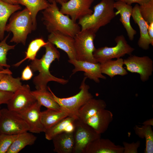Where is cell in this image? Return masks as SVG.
I'll use <instances>...</instances> for the list:
<instances>
[{"label": "cell", "instance_id": "f546056e", "mask_svg": "<svg viewBox=\"0 0 153 153\" xmlns=\"http://www.w3.org/2000/svg\"><path fill=\"white\" fill-rule=\"evenodd\" d=\"M21 80L13 77L12 74H6L0 80V91L14 93L22 86Z\"/></svg>", "mask_w": 153, "mask_h": 153}, {"label": "cell", "instance_id": "d6a6232c", "mask_svg": "<svg viewBox=\"0 0 153 153\" xmlns=\"http://www.w3.org/2000/svg\"><path fill=\"white\" fill-rule=\"evenodd\" d=\"M18 135L0 134V153H7Z\"/></svg>", "mask_w": 153, "mask_h": 153}, {"label": "cell", "instance_id": "1f68e13d", "mask_svg": "<svg viewBox=\"0 0 153 153\" xmlns=\"http://www.w3.org/2000/svg\"><path fill=\"white\" fill-rule=\"evenodd\" d=\"M139 10L141 16L148 24L153 23V0L139 5Z\"/></svg>", "mask_w": 153, "mask_h": 153}, {"label": "cell", "instance_id": "b9f144b4", "mask_svg": "<svg viewBox=\"0 0 153 153\" xmlns=\"http://www.w3.org/2000/svg\"><path fill=\"white\" fill-rule=\"evenodd\" d=\"M2 1L7 3L14 4H18L17 2V0H1Z\"/></svg>", "mask_w": 153, "mask_h": 153}, {"label": "cell", "instance_id": "f1b7e54d", "mask_svg": "<svg viewBox=\"0 0 153 153\" xmlns=\"http://www.w3.org/2000/svg\"><path fill=\"white\" fill-rule=\"evenodd\" d=\"M47 43L42 38H38L31 41L29 44L26 51L25 57L22 60L14 65V66H19L26 60L33 61L36 58L37 54L42 47H44Z\"/></svg>", "mask_w": 153, "mask_h": 153}, {"label": "cell", "instance_id": "ee69618b", "mask_svg": "<svg viewBox=\"0 0 153 153\" xmlns=\"http://www.w3.org/2000/svg\"></svg>", "mask_w": 153, "mask_h": 153}, {"label": "cell", "instance_id": "e575fe53", "mask_svg": "<svg viewBox=\"0 0 153 153\" xmlns=\"http://www.w3.org/2000/svg\"><path fill=\"white\" fill-rule=\"evenodd\" d=\"M33 72L30 66L27 65L22 71L21 80H30L33 76Z\"/></svg>", "mask_w": 153, "mask_h": 153}, {"label": "cell", "instance_id": "f35d334b", "mask_svg": "<svg viewBox=\"0 0 153 153\" xmlns=\"http://www.w3.org/2000/svg\"><path fill=\"white\" fill-rule=\"evenodd\" d=\"M148 31L149 37L153 42V23L148 24Z\"/></svg>", "mask_w": 153, "mask_h": 153}, {"label": "cell", "instance_id": "74e56055", "mask_svg": "<svg viewBox=\"0 0 153 153\" xmlns=\"http://www.w3.org/2000/svg\"><path fill=\"white\" fill-rule=\"evenodd\" d=\"M7 74H12V73L9 68H6L0 70V80Z\"/></svg>", "mask_w": 153, "mask_h": 153}, {"label": "cell", "instance_id": "7a4b0ae2", "mask_svg": "<svg viewBox=\"0 0 153 153\" xmlns=\"http://www.w3.org/2000/svg\"><path fill=\"white\" fill-rule=\"evenodd\" d=\"M57 3H50L42 12L43 24L50 33L58 31L74 38L80 31V27L69 16L60 11Z\"/></svg>", "mask_w": 153, "mask_h": 153}, {"label": "cell", "instance_id": "7bdbcfd3", "mask_svg": "<svg viewBox=\"0 0 153 153\" xmlns=\"http://www.w3.org/2000/svg\"><path fill=\"white\" fill-rule=\"evenodd\" d=\"M1 107H0V115H1Z\"/></svg>", "mask_w": 153, "mask_h": 153}, {"label": "cell", "instance_id": "d4e9b609", "mask_svg": "<svg viewBox=\"0 0 153 153\" xmlns=\"http://www.w3.org/2000/svg\"><path fill=\"white\" fill-rule=\"evenodd\" d=\"M68 116L64 110L47 109L41 111V121L46 130L50 128L62 119Z\"/></svg>", "mask_w": 153, "mask_h": 153}, {"label": "cell", "instance_id": "ba28073f", "mask_svg": "<svg viewBox=\"0 0 153 153\" xmlns=\"http://www.w3.org/2000/svg\"><path fill=\"white\" fill-rule=\"evenodd\" d=\"M29 130L28 124L18 113L7 108L1 109L0 134L18 135Z\"/></svg>", "mask_w": 153, "mask_h": 153}, {"label": "cell", "instance_id": "8992f818", "mask_svg": "<svg viewBox=\"0 0 153 153\" xmlns=\"http://www.w3.org/2000/svg\"><path fill=\"white\" fill-rule=\"evenodd\" d=\"M95 34L88 29L81 30L74 37L76 60L98 63L93 56L96 49L94 44Z\"/></svg>", "mask_w": 153, "mask_h": 153}, {"label": "cell", "instance_id": "7402d4cb", "mask_svg": "<svg viewBox=\"0 0 153 153\" xmlns=\"http://www.w3.org/2000/svg\"><path fill=\"white\" fill-rule=\"evenodd\" d=\"M100 64L101 73L107 75L111 78L116 75L124 76L128 74L127 70L123 67L124 59L121 58H117L115 60H108Z\"/></svg>", "mask_w": 153, "mask_h": 153}, {"label": "cell", "instance_id": "9a60e30c", "mask_svg": "<svg viewBox=\"0 0 153 153\" xmlns=\"http://www.w3.org/2000/svg\"><path fill=\"white\" fill-rule=\"evenodd\" d=\"M68 62L75 67L71 75L78 71H83L84 72V75L85 76L97 83L100 82V78H106L101 72L99 63H93L75 59H69Z\"/></svg>", "mask_w": 153, "mask_h": 153}, {"label": "cell", "instance_id": "83f0119b", "mask_svg": "<svg viewBox=\"0 0 153 153\" xmlns=\"http://www.w3.org/2000/svg\"><path fill=\"white\" fill-rule=\"evenodd\" d=\"M134 129L139 137L145 139L144 153H153V132L150 125H144L141 127L136 126Z\"/></svg>", "mask_w": 153, "mask_h": 153}, {"label": "cell", "instance_id": "7c38bea8", "mask_svg": "<svg viewBox=\"0 0 153 153\" xmlns=\"http://www.w3.org/2000/svg\"><path fill=\"white\" fill-rule=\"evenodd\" d=\"M95 0H69L62 4L60 11L69 16L74 22L92 14L93 10L90 8Z\"/></svg>", "mask_w": 153, "mask_h": 153}, {"label": "cell", "instance_id": "603a6c76", "mask_svg": "<svg viewBox=\"0 0 153 153\" xmlns=\"http://www.w3.org/2000/svg\"><path fill=\"white\" fill-rule=\"evenodd\" d=\"M21 9L19 4H12L0 0V41L4 39L5 28L8 20L13 14Z\"/></svg>", "mask_w": 153, "mask_h": 153}, {"label": "cell", "instance_id": "836d02e7", "mask_svg": "<svg viewBox=\"0 0 153 153\" xmlns=\"http://www.w3.org/2000/svg\"><path fill=\"white\" fill-rule=\"evenodd\" d=\"M123 144L124 146L123 153H137L141 143L139 141L131 143L124 142Z\"/></svg>", "mask_w": 153, "mask_h": 153}, {"label": "cell", "instance_id": "ab89813d", "mask_svg": "<svg viewBox=\"0 0 153 153\" xmlns=\"http://www.w3.org/2000/svg\"><path fill=\"white\" fill-rule=\"evenodd\" d=\"M49 3H51L54 2H55L56 3H58L61 5L63 3H65L69 0H46Z\"/></svg>", "mask_w": 153, "mask_h": 153}, {"label": "cell", "instance_id": "ac0fdd59", "mask_svg": "<svg viewBox=\"0 0 153 153\" xmlns=\"http://www.w3.org/2000/svg\"><path fill=\"white\" fill-rule=\"evenodd\" d=\"M114 7L117 10L116 15L120 14V20L125 29L129 40L133 41L137 31L132 27L130 22L133 10L132 6L122 1H116L114 2Z\"/></svg>", "mask_w": 153, "mask_h": 153}, {"label": "cell", "instance_id": "9c48e42d", "mask_svg": "<svg viewBox=\"0 0 153 153\" xmlns=\"http://www.w3.org/2000/svg\"><path fill=\"white\" fill-rule=\"evenodd\" d=\"M73 134L74 145L73 153H85L90 143L101 137V134L78 118L75 121Z\"/></svg>", "mask_w": 153, "mask_h": 153}, {"label": "cell", "instance_id": "cb8c5ba5", "mask_svg": "<svg viewBox=\"0 0 153 153\" xmlns=\"http://www.w3.org/2000/svg\"><path fill=\"white\" fill-rule=\"evenodd\" d=\"M18 4L26 7L29 11L32 19L33 30L37 28L36 16L40 11L47 8L50 3L46 0H17Z\"/></svg>", "mask_w": 153, "mask_h": 153}, {"label": "cell", "instance_id": "484cf974", "mask_svg": "<svg viewBox=\"0 0 153 153\" xmlns=\"http://www.w3.org/2000/svg\"><path fill=\"white\" fill-rule=\"evenodd\" d=\"M36 139V136L28 131L19 134L7 153H18L26 146L33 144Z\"/></svg>", "mask_w": 153, "mask_h": 153}, {"label": "cell", "instance_id": "4316f807", "mask_svg": "<svg viewBox=\"0 0 153 153\" xmlns=\"http://www.w3.org/2000/svg\"><path fill=\"white\" fill-rule=\"evenodd\" d=\"M31 93L41 106L45 107L47 109L57 110L60 109L59 105L54 99L52 93L47 90H36L31 91Z\"/></svg>", "mask_w": 153, "mask_h": 153}, {"label": "cell", "instance_id": "5bb4252c", "mask_svg": "<svg viewBox=\"0 0 153 153\" xmlns=\"http://www.w3.org/2000/svg\"><path fill=\"white\" fill-rule=\"evenodd\" d=\"M41 106L37 101L27 109L17 113L28 124L30 127L29 131L31 133H39L46 131L41 121Z\"/></svg>", "mask_w": 153, "mask_h": 153}, {"label": "cell", "instance_id": "d6986e66", "mask_svg": "<svg viewBox=\"0 0 153 153\" xmlns=\"http://www.w3.org/2000/svg\"><path fill=\"white\" fill-rule=\"evenodd\" d=\"M124 147L108 139H98L87 146L85 153H123Z\"/></svg>", "mask_w": 153, "mask_h": 153}, {"label": "cell", "instance_id": "6da1fadb", "mask_svg": "<svg viewBox=\"0 0 153 153\" xmlns=\"http://www.w3.org/2000/svg\"><path fill=\"white\" fill-rule=\"evenodd\" d=\"M45 52L40 59L36 58L32 61L30 67L33 72L38 71L39 74L33 78V82L36 90H47V84L49 82L55 81L62 84L68 83V80L56 77L51 74L49 68L51 64L56 59L59 60L60 54L54 45L48 41L44 46Z\"/></svg>", "mask_w": 153, "mask_h": 153}, {"label": "cell", "instance_id": "3957f363", "mask_svg": "<svg viewBox=\"0 0 153 153\" xmlns=\"http://www.w3.org/2000/svg\"><path fill=\"white\" fill-rule=\"evenodd\" d=\"M114 0H101L93 8L92 14L79 20L81 30L88 29L95 33L101 27L109 24L116 16Z\"/></svg>", "mask_w": 153, "mask_h": 153}, {"label": "cell", "instance_id": "2e32d148", "mask_svg": "<svg viewBox=\"0 0 153 153\" xmlns=\"http://www.w3.org/2000/svg\"><path fill=\"white\" fill-rule=\"evenodd\" d=\"M48 41L66 53L69 59L76 60L74 38L60 32L50 33Z\"/></svg>", "mask_w": 153, "mask_h": 153}, {"label": "cell", "instance_id": "277c9868", "mask_svg": "<svg viewBox=\"0 0 153 153\" xmlns=\"http://www.w3.org/2000/svg\"><path fill=\"white\" fill-rule=\"evenodd\" d=\"M5 31L12 32L10 42L25 45L27 35L33 30V21L31 13L26 8L13 14L5 28Z\"/></svg>", "mask_w": 153, "mask_h": 153}, {"label": "cell", "instance_id": "ffe728a7", "mask_svg": "<svg viewBox=\"0 0 153 153\" xmlns=\"http://www.w3.org/2000/svg\"><path fill=\"white\" fill-rule=\"evenodd\" d=\"M54 151L57 153H73L74 145L73 132H64L58 134L52 140Z\"/></svg>", "mask_w": 153, "mask_h": 153}, {"label": "cell", "instance_id": "5b68a950", "mask_svg": "<svg viewBox=\"0 0 153 153\" xmlns=\"http://www.w3.org/2000/svg\"><path fill=\"white\" fill-rule=\"evenodd\" d=\"M84 76L81 84L80 91L76 95L68 97L61 98L56 96L49 87L48 90L52 94L53 98L59 105L60 109L67 113L68 116L78 118L80 109L90 99L93 98L89 92L90 87L86 83L87 78Z\"/></svg>", "mask_w": 153, "mask_h": 153}, {"label": "cell", "instance_id": "d590c367", "mask_svg": "<svg viewBox=\"0 0 153 153\" xmlns=\"http://www.w3.org/2000/svg\"><path fill=\"white\" fill-rule=\"evenodd\" d=\"M13 94L12 92L0 91V105L3 104H7Z\"/></svg>", "mask_w": 153, "mask_h": 153}, {"label": "cell", "instance_id": "4dcf8cb0", "mask_svg": "<svg viewBox=\"0 0 153 153\" xmlns=\"http://www.w3.org/2000/svg\"><path fill=\"white\" fill-rule=\"evenodd\" d=\"M9 35V34L0 42V70H3L4 67L9 68L10 67L7 63V55L9 50L14 49L15 45H10L7 43Z\"/></svg>", "mask_w": 153, "mask_h": 153}, {"label": "cell", "instance_id": "e0dca14e", "mask_svg": "<svg viewBox=\"0 0 153 153\" xmlns=\"http://www.w3.org/2000/svg\"><path fill=\"white\" fill-rule=\"evenodd\" d=\"M131 16L135 22L139 26L140 30V36L138 41V45L143 50H148L150 44L153 45V42L151 40L148 33V24L141 16L138 4H136L133 8Z\"/></svg>", "mask_w": 153, "mask_h": 153}, {"label": "cell", "instance_id": "8d00e7d4", "mask_svg": "<svg viewBox=\"0 0 153 153\" xmlns=\"http://www.w3.org/2000/svg\"><path fill=\"white\" fill-rule=\"evenodd\" d=\"M116 1H122L127 4L131 5L133 3H137L139 5H141L145 3L150 0H114Z\"/></svg>", "mask_w": 153, "mask_h": 153}, {"label": "cell", "instance_id": "60d3db41", "mask_svg": "<svg viewBox=\"0 0 153 153\" xmlns=\"http://www.w3.org/2000/svg\"><path fill=\"white\" fill-rule=\"evenodd\" d=\"M143 125H150L151 126L153 125V118H151L148 120L144 122L143 123Z\"/></svg>", "mask_w": 153, "mask_h": 153}, {"label": "cell", "instance_id": "30bf717a", "mask_svg": "<svg viewBox=\"0 0 153 153\" xmlns=\"http://www.w3.org/2000/svg\"><path fill=\"white\" fill-rule=\"evenodd\" d=\"M124 62L127 70L139 74L143 82L147 81L152 74L153 61L148 56L139 57L131 55L124 60Z\"/></svg>", "mask_w": 153, "mask_h": 153}, {"label": "cell", "instance_id": "52a82bcc", "mask_svg": "<svg viewBox=\"0 0 153 153\" xmlns=\"http://www.w3.org/2000/svg\"><path fill=\"white\" fill-rule=\"evenodd\" d=\"M116 45L113 47H102L95 49L93 56L97 61L101 63L113 58H121L126 54L131 55L135 49L128 43L123 35L115 39Z\"/></svg>", "mask_w": 153, "mask_h": 153}, {"label": "cell", "instance_id": "44dd1931", "mask_svg": "<svg viewBox=\"0 0 153 153\" xmlns=\"http://www.w3.org/2000/svg\"><path fill=\"white\" fill-rule=\"evenodd\" d=\"M77 119L67 116L62 119L46 130L44 132L46 139L51 140L54 136L60 133L64 132H73L75 128V121Z\"/></svg>", "mask_w": 153, "mask_h": 153}, {"label": "cell", "instance_id": "8fae6325", "mask_svg": "<svg viewBox=\"0 0 153 153\" xmlns=\"http://www.w3.org/2000/svg\"><path fill=\"white\" fill-rule=\"evenodd\" d=\"M37 101L28 84L22 86L15 92L7 103V108L16 113L22 112Z\"/></svg>", "mask_w": 153, "mask_h": 153}, {"label": "cell", "instance_id": "4fadbf2b", "mask_svg": "<svg viewBox=\"0 0 153 153\" xmlns=\"http://www.w3.org/2000/svg\"><path fill=\"white\" fill-rule=\"evenodd\" d=\"M113 116L110 110L106 109H100L94 112L82 122L101 134L107 130L113 120Z\"/></svg>", "mask_w": 153, "mask_h": 153}]
</instances>
